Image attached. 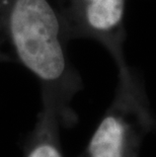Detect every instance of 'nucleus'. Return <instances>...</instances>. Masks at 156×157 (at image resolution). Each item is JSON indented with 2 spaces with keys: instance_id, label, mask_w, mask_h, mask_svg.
<instances>
[{
  "instance_id": "obj_4",
  "label": "nucleus",
  "mask_w": 156,
  "mask_h": 157,
  "mask_svg": "<svg viewBox=\"0 0 156 157\" xmlns=\"http://www.w3.org/2000/svg\"><path fill=\"white\" fill-rule=\"evenodd\" d=\"M60 127L57 103L50 93L42 91V109L25 143V157H63Z\"/></svg>"
},
{
  "instance_id": "obj_2",
  "label": "nucleus",
  "mask_w": 156,
  "mask_h": 157,
  "mask_svg": "<svg viewBox=\"0 0 156 157\" xmlns=\"http://www.w3.org/2000/svg\"><path fill=\"white\" fill-rule=\"evenodd\" d=\"M155 128L144 81L133 69L118 77L114 99L79 157H139L143 140Z\"/></svg>"
},
{
  "instance_id": "obj_1",
  "label": "nucleus",
  "mask_w": 156,
  "mask_h": 157,
  "mask_svg": "<svg viewBox=\"0 0 156 157\" xmlns=\"http://www.w3.org/2000/svg\"><path fill=\"white\" fill-rule=\"evenodd\" d=\"M68 42L51 0H0V63L18 64L36 76L42 91L54 98L64 128L77 123L71 102L83 88Z\"/></svg>"
},
{
  "instance_id": "obj_3",
  "label": "nucleus",
  "mask_w": 156,
  "mask_h": 157,
  "mask_svg": "<svg viewBox=\"0 0 156 157\" xmlns=\"http://www.w3.org/2000/svg\"><path fill=\"white\" fill-rule=\"evenodd\" d=\"M60 16L69 41L88 39L99 43L109 53L126 76L133 68L125 56L126 0H51Z\"/></svg>"
}]
</instances>
